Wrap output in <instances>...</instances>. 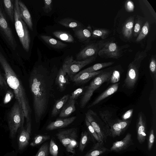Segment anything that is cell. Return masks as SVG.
<instances>
[{
  "label": "cell",
  "mask_w": 156,
  "mask_h": 156,
  "mask_svg": "<svg viewBox=\"0 0 156 156\" xmlns=\"http://www.w3.org/2000/svg\"><path fill=\"white\" fill-rule=\"evenodd\" d=\"M56 136L62 144L66 147L73 140H76L77 137V129L71 128L59 132Z\"/></svg>",
  "instance_id": "12"
},
{
  "label": "cell",
  "mask_w": 156,
  "mask_h": 156,
  "mask_svg": "<svg viewBox=\"0 0 156 156\" xmlns=\"http://www.w3.org/2000/svg\"><path fill=\"white\" fill-rule=\"evenodd\" d=\"M31 131V120L26 122L25 127L20 129L18 138V148L24 149L28 144Z\"/></svg>",
  "instance_id": "14"
},
{
  "label": "cell",
  "mask_w": 156,
  "mask_h": 156,
  "mask_svg": "<svg viewBox=\"0 0 156 156\" xmlns=\"http://www.w3.org/2000/svg\"><path fill=\"white\" fill-rule=\"evenodd\" d=\"M0 32L8 44L15 50L17 44L12 32L7 21L2 8L0 5Z\"/></svg>",
  "instance_id": "9"
},
{
  "label": "cell",
  "mask_w": 156,
  "mask_h": 156,
  "mask_svg": "<svg viewBox=\"0 0 156 156\" xmlns=\"http://www.w3.org/2000/svg\"><path fill=\"white\" fill-rule=\"evenodd\" d=\"M86 87V86L76 89L71 93L69 96V99L76 100L80 96L83 95L85 90Z\"/></svg>",
  "instance_id": "38"
},
{
  "label": "cell",
  "mask_w": 156,
  "mask_h": 156,
  "mask_svg": "<svg viewBox=\"0 0 156 156\" xmlns=\"http://www.w3.org/2000/svg\"><path fill=\"white\" fill-rule=\"evenodd\" d=\"M120 78V73L119 71L117 70L113 71L110 81L112 83H115L118 82Z\"/></svg>",
  "instance_id": "43"
},
{
  "label": "cell",
  "mask_w": 156,
  "mask_h": 156,
  "mask_svg": "<svg viewBox=\"0 0 156 156\" xmlns=\"http://www.w3.org/2000/svg\"><path fill=\"white\" fill-rule=\"evenodd\" d=\"M18 1L15 0L14 4L15 28L23 47L26 51L28 52L31 41L30 35L27 25L21 18Z\"/></svg>",
  "instance_id": "3"
},
{
  "label": "cell",
  "mask_w": 156,
  "mask_h": 156,
  "mask_svg": "<svg viewBox=\"0 0 156 156\" xmlns=\"http://www.w3.org/2000/svg\"><path fill=\"white\" fill-rule=\"evenodd\" d=\"M134 17L131 16L125 23L123 26L122 32L124 37L127 39H130L133 35Z\"/></svg>",
  "instance_id": "26"
},
{
  "label": "cell",
  "mask_w": 156,
  "mask_h": 156,
  "mask_svg": "<svg viewBox=\"0 0 156 156\" xmlns=\"http://www.w3.org/2000/svg\"><path fill=\"white\" fill-rule=\"evenodd\" d=\"M76 116L60 118L49 123L46 126L47 131H51L65 127L72 123L76 119Z\"/></svg>",
  "instance_id": "18"
},
{
  "label": "cell",
  "mask_w": 156,
  "mask_h": 156,
  "mask_svg": "<svg viewBox=\"0 0 156 156\" xmlns=\"http://www.w3.org/2000/svg\"><path fill=\"white\" fill-rule=\"evenodd\" d=\"M75 104V100L69 99L60 112L59 117L65 118L70 115L76 110Z\"/></svg>",
  "instance_id": "23"
},
{
  "label": "cell",
  "mask_w": 156,
  "mask_h": 156,
  "mask_svg": "<svg viewBox=\"0 0 156 156\" xmlns=\"http://www.w3.org/2000/svg\"><path fill=\"white\" fill-rule=\"evenodd\" d=\"M110 31L106 29L103 28L97 29L92 30V38H101L104 39L108 37L110 34Z\"/></svg>",
  "instance_id": "32"
},
{
  "label": "cell",
  "mask_w": 156,
  "mask_h": 156,
  "mask_svg": "<svg viewBox=\"0 0 156 156\" xmlns=\"http://www.w3.org/2000/svg\"><path fill=\"white\" fill-rule=\"evenodd\" d=\"M53 35L60 40L68 43L74 42L73 36L68 32L62 30H57L53 33Z\"/></svg>",
  "instance_id": "31"
},
{
  "label": "cell",
  "mask_w": 156,
  "mask_h": 156,
  "mask_svg": "<svg viewBox=\"0 0 156 156\" xmlns=\"http://www.w3.org/2000/svg\"><path fill=\"white\" fill-rule=\"evenodd\" d=\"M134 5L133 2L131 0H127L125 4V8L128 12H132L134 11Z\"/></svg>",
  "instance_id": "46"
},
{
  "label": "cell",
  "mask_w": 156,
  "mask_h": 156,
  "mask_svg": "<svg viewBox=\"0 0 156 156\" xmlns=\"http://www.w3.org/2000/svg\"><path fill=\"white\" fill-rule=\"evenodd\" d=\"M5 10L8 15L11 21L14 22V4L12 0H4L3 1Z\"/></svg>",
  "instance_id": "29"
},
{
  "label": "cell",
  "mask_w": 156,
  "mask_h": 156,
  "mask_svg": "<svg viewBox=\"0 0 156 156\" xmlns=\"http://www.w3.org/2000/svg\"><path fill=\"white\" fill-rule=\"evenodd\" d=\"M130 122L127 120H112L107 126L108 136L113 138L120 136L127 129Z\"/></svg>",
  "instance_id": "10"
},
{
  "label": "cell",
  "mask_w": 156,
  "mask_h": 156,
  "mask_svg": "<svg viewBox=\"0 0 156 156\" xmlns=\"http://www.w3.org/2000/svg\"><path fill=\"white\" fill-rule=\"evenodd\" d=\"M133 144L132 135L129 133H128L122 140L114 142L110 151L119 152L127 149Z\"/></svg>",
  "instance_id": "16"
},
{
  "label": "cell",
  "mask_w": 156,
  "mask_h": 156,
  "mask_svg": "<svg viewBox=\"0 0 156 156\" xmlns=\"http://www.w3.org/2000/svg\"><path fill=\"white\" fill-rule=\"evenodd\" d=\"M155 140V135L154 130H151L148 138L147 148L148 151H151L153 145Z\"/></svg>",
  "instance_id": "41"
},
{
  "label": "cell",
  "mask_w": 156,
  "mask_h": 156,
  "mask_svg": "<svg viewBox=\"0 0 156 156\" xmlns=\"http://www.w3.org/2000/svg\"><path fill=\"white\" fill-rule=\"evenodd\" d=\"M77 145L76 140H73L66 147V151L68 152L73 154L75 153V149Z\"/></svg>",
  "instance_id": "45"
},
{
  "label": "cell",
  "mask_w": 156,
  "mask_h": 156,
  "mask_svg": "<svg viewBox=\"0 0 156 156\" xmlns=\"http://www.w3.org/2000/svg\"><path fill=\"white\" fill-rule=\"evenodd\" d=\"M12 98V94L10 92H8L6 94L4 100V102L6 104Z\"/></svg>",
  "instance_id": "49"
},
{
  "label": "cell",
  "mask_w": 156,
  "mask_h": 156,
  "mask_svg": "<svg viewBox=\"0 0 156 156\" xmlns=\"http://www.w3.org/2000/svg\"><path fill=\"white\" fill-rule=\"evenodd\" d=\"M119 83H116L110 86L105 91L97 97L88 107V108L92 107L98 104L105 98L115 93L117 90Z\"/></svg>",
  "instance_id": "21"
},
{
  "label": "cell",
  "mask_w": 156,
  "mask_h": 156,
  "mask_svg": "<svg viewBox=\"0 0 156 156\" xmlns=\"http://www.w3.org/2000/svg\"><path fill=\"white\" fill-rule=\"evenodd\" d=\"M69 95L63 96L57 100L54 104L51 112V116L55 117L60 113L61 110L66 103L69 98Z\"/></svg>",
  "instance_id": "27"
},
{
  "label": "cell",
  "mask_w": 156,
  "mask_h": 156,
  "mask_svg": "<svg viewBox=\"0 0 156 156\" xmlns=\"http://www.w3.org/2000/svg\"><path fill=\"white\" fill-rule=\"evenodd\" d=\"M137 138L140 144L144 143L147 136L145 122L141 113H139L136 125Z\"/></svg>",
  "instance_id": "17"
},
{
  "label": "cell",
  "mask_w": 156,
  "mask_h": 156,
  "mask_svg": "<svg viewBox=\"0 0 156 156\" xmlns=\"http://www.w3.org/2000/svg\"><path fill=\"white\" fill-rule=\"evenodd\" d=\"M98 42V55L101 57L117 59L122 56L121 48L112 38L101 39Z\"/></svg>",
  "instance_id": "7"
},
{
  "label": "cell",
  "mask_w": 156,
  "mask_h": 156,
  "mask_svg": "<svg viewBox=\"0 0 156 156\" xmlns=\"http://www.w3.org/2000/svg\"><path fill=\"white\" fill-rule=\"evenodd\" d=\"M149 23L148 21H147L143 25L136 38V42H140L146 36L149 32Z\"/></svg>",
  "instance_id": "33"
},
{
  "label": "cell",
  "mask_w": 156,
  "mask_h": 156,
  "mask_svg": "<svg viewBox=\"0 0 156 156\" xmlns=\"http://www.w3.org/2000/svg\"><path fill=\"white\" fill-rule=\"evenodd\" d=\"M40 37L47 44L55 49H62L68 46L66 44L56 40L51 36L41 35Z\"/></svg>",
  "instance_id": "24"
},
{
  "label": "cell",
  "mask_w": 156,
  "mask_h": 156,
  "mask_svg": "<svg viewBox=\"0 0 156 156\" xmlns=\"http://www.w3.org/2000/svg\"><path fill=\"white\" fill-rule=\"evenodd\" d=\"M114 63L113 62H110L97 63L80 71L79 73L92 72L98 71L103 68L110 66Z\"/></svg>",
  "instance_id": "30"
},
{
  "label": "cell",
  "mask_w": 156,
  "mask_h": 156,
  "mask_svg": "<svg viewBox=\"0 0 156 156\" xmlns=\"http://www.w3.org/2000/svg\"><path fill=\"white\" fill-rule=\"evenodd\" d=\"M99 51L98 41L87 45L77 54L76 58L78 61L83 60L91 57L97 56Z\"/></svg>",
  "instance_id": "11"
},
{
  "label": "cell",
  "mask_w": 156,
  "mask_h": 156,
  "mask_svg": "<svg viewBox=\"0 0 156 156\" xmlns=\"http://www.w3.org/2000/svg\"><path fill=\"white\" fill-rule=\"evenodd\" d=\"M133 111V109H131L126 112L122 116V120H126L129 118L132 115Z\"/></svg>",
  "instance_id": "48"
},
{
  "label": "cell",
  "mask_w": 156,
  "mask_h": 156,
  "mask_svg": "<svg viewBox=\"0 0 156 156\" xmlns=\"http://www.w3.org/2000/svg\"><path fill=\"white\" fill-rule=\"evenodd\" d=\"M113 70L103 72L95 78L89 85L86 86L85 90L80 102V107H85L90 100L94 92L104 83L110 80Z\"/></svg>",
  "instance_id": "5"
},
{
  "label": "cell",
  "mask_w": 156,
  "mask_h": 156,
  "mask_svg": "<svg viewBox=\"0 0 156 156\" xmlns=\"http://www.w3.org/2000/svg\"><path fill=\"white\" fill-rule=\"evenodd\" d=\"M57 71L55 69L49 70L43 66L38 65L34 67L30 74L29 85L37 123L42 119L48 109Z\"/></svg>",
  "instance_id": "1"
},
{
  "label": "cell",
  "mask_w": 156,
  "mask_h": 156,
  "mask_svg": "<svg viewBox=\"0 0 156 156\" xmlns=\"http://www.w3.org/2000/svg\"><path fill=\"white\" fill-rule=\"evenodd\" d=\"M44 6L42 8L44 12L46 13L51 12L52 9V1L51 0H44Z\"/></svg>",
  "instance_id": "42"
},
{
  "label": "cell",
  "mask_w": 156,
  "mask_h": 156,
  "mask_svg": "<svg viewBox=\"0 0 156 156\" xmlns=\"http://www.w3.org/2000/svg\"><path fill=\"white\" fill-rule=\"evenodd\" d=\"M85 122L88 130L93 138L97 142H101L94 128L86 118H85Z\"/></svg>",
  "instance_id": "37"
},
{
  "label": "cell",
  "mask_w": 156,
  "mask_h": 156,
  "mask_svg": "<svg viewBox=\"0 0 156 156\" xmlns=\"http://www.w3.org/2000/svg\"><path fill=\"white\" fill-rule=\"evenodd\" d=\"M49 151L52 156H58V146L52 139L50 140Z\"/></svg>",
  "instance_id": "39"
},
{
  "label": "cell",
  "mask_w": 156,
  "mask_h": 156,
  "mask_svg": "<svg viewBox=\"0 0 156 156\" xmlns=\"http://www.w3.org/2000/svg\"><path fill=\"white\" fill-rule=\"evenodd\" d=\"M149 69L151 73L154 75L155 78H156V62L155 57L152 56L151 58L149 66Z\"/></svg>",
  "instance_id": "44"
},
{
  "label": "cell",
  "mask_w": 156,
  "mask_h": 156,
  "mask_svg": "<svg viewBox=\"0 0 156 156\" xmlns=\"http://www.w3.org/2000/svg\"><path fill=\"white\" fill-rule=\"evenodd\" d=\"M0 87L5 90L8 88V85L5 77L2 75L0 70Z\"/></svg>",
  "instance_id": "47"
},
{
  "label": "cell",
  "mask_w": 156,
  "mask_h": 156,
  "mask_svg": "<svg viewBox=\"0 0 156 156\" xmlns=\"http://www.w3.org/2000/svg\"><path fill=\"white\" fill-rule=\"evenodd\" d=\"M104 142H97L84 156H99L108 151V149L104 146Z\"/></svg>",
  "instance_id": "25"
},
{
  "label": "cell",
  "mask_w": 156,
  "mask_h": 156,
  "mask_svg": "<svg viewBox=\"0 0 156 156\" xmlns=\"http://www.w3.org/2000/svg\"><path fill=\"white\" fill-rule=\"evenodd\" d=\"M74 35L79 41L87 42L92 38V30L90 27L84 26L73 29Z\"/></svg>",
  "instance_id": "19"
},
{
  "label": "cell",
  "mask_w": 156,
  "mask_h": 156,
  "mask_svg": "<svg viewBox=\"0 0 156 156\" xmlns=\"http://www.w3.org/2000/svg\"><path fill=\"white\" fill-rule=\"evenodd\" d=\"M50 138V136L49 135H37L34 138L33 140L30 143V145L32 147L38 145Z\"/></svg>",
  "instance_id": "34"
},
{
  "label": "cell",
  "mask_w": 156,
  "mask_h": 156,
  "mask_svg": "<svg viewBox=\"0 0 156 156\" xmlns=\"http://www.w3.org/2000/svg\"><path fill=\"white\" fill-rule=\"evenodd\" d=\"M49 145L48 143L43 144L40 147L35 156H48L49 152Z\"/></svg>",
  "instance_id": "40"
},
{
  "label": "cell",
  "mask_w": 156,
  "mask_h": 156,
  "mask_svg": "<svg viewBox=\"0 0 156 156\" xmlns=\"http://www.w3.org/2000/svg\"><path fill=\"white\" fill-rule=\"evenodd\" d=\"M97 56L81 61L74 60L73 55L68 56L64 60L62 68L70 77L77 73L83 68L94 61Z\"/></svg>",
  "instance_id": "8"
},
{
  "label": "cell",
  "mask_w": 156,
  "mask_h": 156,
  "mask_svg": "<svg viewBox=\"0 0 156 156\" xmlns=\"http://www.w3.org/2000/svg\"><path fill=\"white\" fill-rule=\"evenodd\" d=\"M60 25L68 28L75 29L84 26L83 24L79 21L69 17H66L58 21Z\"/></svg>",
  "instance_id": "28"
},
{
  "label": "cell",
  "mask_w": 156,
  "mask_h": 156,
  "mask_svg": "<svg viewBox=\"0 0 156 156\" xmlns=\"http://www.w3.org/2000/svg\"><path fill=\"white\" fill-rule=\"evenodd\" d=\"M25 116L23 111L16 100L8 112L7 121L9 131V136L14 138L19 129L24 127Z\"/></svg>",
  "instance_id": "4"
},
{
  "label": "cell",
  "mask_w": 156,
  "mask_h": 156,
  "mask_svg": "<svg viewBox=\"0 0 156 156\" xmlns=\"http://www.w3.org/2000/svg\"><path fill=\"white\" fill-rule=\"evenodd\" d=\"M66 73L61 68L58 71L55 80V83L59 90L63 92L69 83Z\"/></svg>",
  "instance_id": "22"
},
{
  "label": "cell",
  "mask_w": 156,
  "mask_h": 156,
  "mask_svg": "<svg viewBox=\"0 0 156 156\" xmlns=\"http://www.w3.org/2000/svg\"><path fill=\"white\" fill-rule=\"evenodd\" d=\"M94 112L89 109L85 113V118L89 122L98 135L101 140L103 142L106 141L108 136V133L102 129L100 125L94 118Z\"/></svg>",
  "instance_id": "13"
},
{
  "label": "cell",
  "mask_w": 156,
  "mask_h": 156,
  "mask_svg": "<svg viewBox=\"0 0 156 156\" xmlns=\"http://www.w3.org/2000/svg\"><path fill=\"white\" fill-rule=\"evenodd\" d=\"M0 63L4 71L5 78L8 86L13 90L16 100L23 111L26 122L31 120V109L25 88L0 51Z\"/></svg>",
  "instance_id": "2"
},
{
  "label": "cell",
  "mask_w": 156,
  "mask_h": 156,
  "mask_svg": "<svg viewBox=\"0 0 156 156\" xmlns=\"http://www.w3.org/2000/svg\"><path fill=\"white\" fill-rule=\"evenodd\" d=\"M18 5L22 19L29 29L33 30V24L30 12L25 4L21 0H19Z\"/></svg>",
  "instance_id": "20"
},
{
  "label": "cell",
  "mask_w": 156,
  "mask_h": 156,
  "mask_svg": "<svg viewBox=\"0 0 156 156\" xmlns=\"http://www.w3.org/2000/svg\"><path fill=\"white\" fill-rule=\"evenodd\" d=\"M89 140V134L86 131L83 132L81 134L80 141L79 150L83 152L84 149Z\"/></svg>",
  "instance_id": "35"
},
{
  "label": "cell",
  "mask_w": 156,
  "mask_h": 156,
  "mask_svg": "<svg viewBox=\"0 0 156 156\" xmlns=\"http://www.w3.org/2000/svg\"><path fill=\"white\" fill-rule=\"evenodd\" d=\"M146 52L138 51L133 60L129 64L126 78L124 81V86L128 88H133L138 80L139 71L141 62L146 56Z\"/></svg>",
  "instance_id": "6"
},
{
  "label": "cell",
  "mask_w": 156,
  "mask_h": 156,
  "mask_svg": "<svg viewBox=\"0 0 156 156\" xmlns=\"http://www.w3.org/2000/svg\"><path fill=\"white\" fill-rule=\"evenodd\" d=\"M143 26V21L140 17L137 16L133 30V34L135 37H137Z\"/></svg>",
  "instance_id": "36"
},
{
  "label": "cell",
  "mask_w": 156,
  "mask_h": 156,
  "mask_svg": "<svg viewBox=\"0 0 156 156\" xmlns=\"http://www.w3.org/2000/svg\"><path fill=\"white\" fill-rule=\"evenodd\" d=\"M103 72V70L92 72L78 73L70 77L71 81L77 85H80L86 83L94 76Z\"/></svg>",
  "instance_id": "15"
}]
</instances>
